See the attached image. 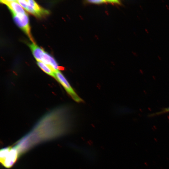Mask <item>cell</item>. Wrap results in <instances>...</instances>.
Wrapping results in <instances>:
<instances>
[{
	"mask_svg": "<svg viewBox=\"0 0 169 169\" xmlns=\"http://www.w3.org/2000/svg\"><path fill=\"white\" fill-rule=\"evenodd\" d=\"M72 121L69 107L61 106L54 108L44 115L14 146L21 155L39 144L65 135L70 131Z\"/></svg>",
	"mask_w": 169,
	"mask_h": 169,
	"instance_id": "cell-1",
	"label": "cell"
},
{
	"mask_svg": "<svg viewBox=\"0 0 169 169\" xmlns=\"http://www.w3.org/2000/svg\"><path fill=\"white\" fill-rule=\"evenodd\" d=\"M20 156L14 146L5 147L0 150V162L5 167L9 168L14 165Z\"/></svg>",
	"mask_w": 169,
	"mask_h": 169,
	"instance_id": "cell-2",
	"label": "cell"
},
{
	"mask_svg": "<svg viewBox=\"0 0 169 169\" xmlns=\"http://www.w3.org/2000/svg\"><path fill=\"white\" fill-rule=\"evenodd\" d=\"M17 2L28 12L38 17H42L49 13V11L40 7L33 0H17Z\"/></svg>",
	"mask_w": 169,
	"mask_h": 169,
	"instance_id": "cell-3",
	"label": "cell"
},
{
	"mask_svg": "<svg viewBox=\"0 0 169 169\" xmlns=\"http://www.w3.org/2000/svg\"><path fill=\"white\" fill-rule=\"evenodd\" d=\"M55 73L56 80L62 85L72 99L77 102H83V100L75 91L63 74L59 70L56 71Z\"/></svg>",
	"mask_w": 169,
	"mask_h": 169,
	"instance_id": "cell-4",
	"label": "cell"
},
{
	"mask_svg": "<svg viewBox=\"0 0 169 169\" xmlns=\"http://www.w3.org/2000/svg\"><path fill=\"white\" fill-rule=\"evenodd\" d=\"M13 18L16 24L25 33L30 40L35 43L30 33L29 19L27 14H16L12 13Z\"/></svg>",
	"mask_w": 169,
	"mask_h": 169,
	"instance_id": "cell-5",
	"label": "cell"
},
{
	"mask_svg": "<svg viewBox=\"0 0 169 169\" xmlns=\"http://www.w3.org/2000/svg\"><path fill=\"white\" fill-rule=\"evenodd\" d=\"M0 2L6 5L12 13L16 14H23L26 13L22 7L17 0H1Z\"/></svg>",
	"mask_w": 169,
	"mask_h": 169,
	"instance_id": "cell-6",
	"label": "cell"
},
{
	"mask_svg": "<svg viewBox=\"0 0 169 169\" xmlns=\"http://www.w3.org/2000/svg\"><path fill=\"white\" fill-rule=\"evenodd\" d=\"M29 46L37 61H41L42 57L45 52L44 51L35 43H32L29 44Z\"/></svg>",
	"mask_w": 169,
	"mask_h": 169,
	"instance_id": "cell-7",
	"label": "cell"
},
{
	"mask_svg": "<svg viewBox=\"0 0 169 169\" xmlns=\"http://www.w3.org/2000/svg\"><path fill=\"white\" fill-rule=\"evenodd\" d=\"M37 64L38 66L45 73L53 77L56 79V77L55 73L47 65L44 63L38 61Z\"/></svg>",
	"mask_w": 169,
	"mask_h": 169,
	"instance_id": "cell-8",
	"label": "cell"
},
{
	"mask_svg": "<svg viewBox=\"0 0 169 169\" xmlns=\"http://www.w3.org/2000/svg\"><path fill=\"white\" fill-rule=\"evenodd\" d=\"M87 2L88 3H94L96 4H100L107 3V0H87Z\"/></svg>",
	"mask_w": 169,
	"mask_h": 169,
	"instance_id": "cell-9",
	"label": "cell"
},
{
	"mask_svg": "<svg viewBox=\"0 0 169 169\" xmlns=\"http://www.w3.org/2000/svg\"><path fill=\"white\" fill-rule=\"evenodd\" d=\"M169 112V107L166 108H165L164 109L162 110L161 111L157 113V115L162 114L163 113Z\"/></svg>",
	"mask_w": 169,
	"mask_h": 169,
	"instance_id": "cell-10",
	"label": "cell"
}]
</instances>
